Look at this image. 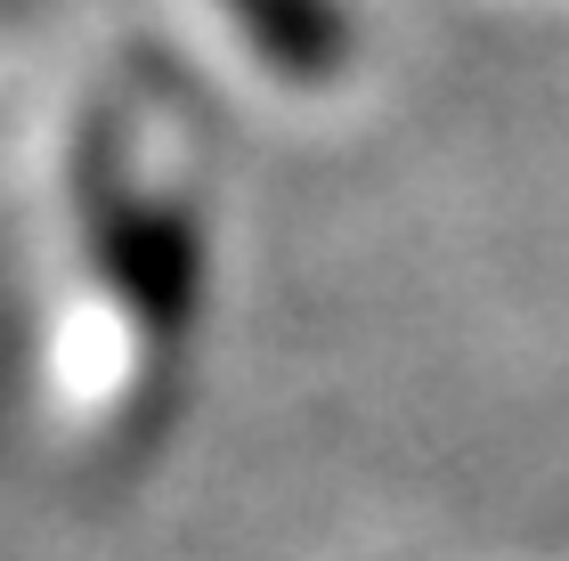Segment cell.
Masks as SVG:
<instances>
[{
    "mask_svg": "<svg viewBox=\"0 0 569 561\" xmlns=\"http://www.w3.org/2000/svg\"><path fill=\"white\" fill-rule=\"evenodd\" d=\"M237 24L269 49L277 73H301V82H326L342 66V17L326 0H228Z\"/></svg>",
    "mask_w": 569,
    "mask_h": 561,
    "instance_id": "1",
    "label": "cell"
}]
</instances>
